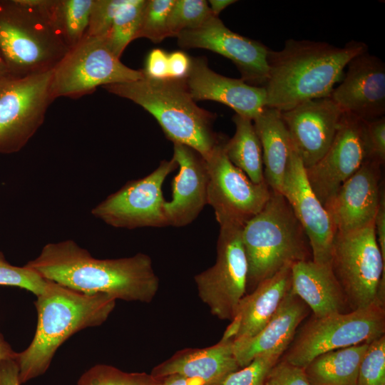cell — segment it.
<instances>
[{
    "label": "cell",
    "instance_id": "1",
    "mask_svg": "<svg viewBox=\"0 0 385 385\" xmlns=\"http://www.w3.org/2000/svg\"><path fill=\"white\" fill-rule=\"evenodd\" d=\"M26 265L45 279L73 290L127 302L150 303L160 286L148 255L97 259L72 240L46 244Z\"/></svg>",
    "mask_w": 385,
    "mask_h": 385
},
{
    "label": "cell",
    "instance_id": "2",
    "mask_svg": "<svg viewBox=\"0 0 385 385\" xmlns=\"http://www.w3.org/2000/svg\"><path fill=\"white\" fill-rule=\"evenodd\" d=\"M367 51L365 43L356 41L337 47L322 41L287 40L281 50L270 49L268 54L266 107L284 112L312 99L329 97L348 63Z\"/></svg>",
    "mask_w": 385,
    "mask_h": 385
},
{
    "label": "cell",
    "instance_id": "3",
    "mask_svg": "<svg viewBox=\"0 0 385 385\" xmlns=\"http://www.w3.org/2000/svg\"><path fill=\"white\" fill-rule=\"evenodd\" d=\"M115 302L106 294H86L48 280L34 302L37 324L34 338L15 359L20 383L43 374L57 349L73 334L105 322Z\"/></svg>",
    "mask_w": 385,
    "mask_h": 385
},
{
    "label": "cell",
    "instance_id": "4",
    "mask_svg": "<svg viewBox=\"0 0 385 385\" xmlns=\"http://www.w3.org/2000/svg\"><path fill=\"white\" fill-rule=\"evenodd\" d=\"M143 107L157 120L173 143L191 147L205 159L223 138L213 130L215 115L191 98L184 79L143 78L103 86Z\"/></svg>",
    "mask_w": 385,
    "mask_h": 385
},
{
    "label": "cell",
    "instance_id": "5",
    "mask_svg": "<svg viewBox=\"0 0 385 385\" xmlns=\"http://www.w3.org/2000/svg\"><path fill=\"white\" fill-rule=\"evenodd\" d=\"M247 261V291L287 265L312 260L308 238L282 193L272 190L262 210L242 227Z\"/></svg>",
    "mask_w": 385,
    "mask_h": 385
},
{
    "label": "cell",
    "instance_id": "6",
    "mask_svg": "<svg viewBox=\"0 0 385 385\" xmlns=\"http://www.w3.org/2000/svg\"><path fill=\"white\" fill-rule=\"evenodd\" d=\"M43 0H0V51L9 74L52 70L69 48L52 26Z\"/></svg>",
    "mask_w": 385,
    "mask_h": 385
},
{
    "label": "cell",
    "instance_id": "7",
    "mask_svg": "<svg viewBox=\"0 0 385 385\" xmlns=\"http://www.w3.org/2000/svg\"><path fill=\"white\" fill-rule=\"evenodd\" d=\"M330 266L350 311L385 303V260L374 222L350 232L336 233Z\"/></svg>",
    "mask_w": 385,
    "mask_h": 385
},
{
    "label": "cell",
    "instance_id": "8",
    "mask_svg": "<svg viewBox=\"0 0 385 385\" xmlns=\"http://www.w3.org/2000/svg\"><path fill=\"white\" fill-rule=\"evenodd\" d=\"M385 335V305L322 317H312L296 334L282 359L304 368L325 352L371 342Z\"/></svg>",
    "mask_w": 385,
    "mask_h": 385
},
{
    "label": "cell",
    "instance_id": "9",
    "mask_svg": "<svg viewBox=\"0 0 385 385\" xmlns=\"http://www.w3.org/2000/svg\"><path fill=\"white\" fill-rule=\"evenodd\" d=\"M143 70L124 65L110 49L105 37L85 36L69 49L52 70L51 94L78 98L90 94L98 86L137 81Z\"/></svg>",
    "mask_w": 385,
    "mask_h": 385
},
{
    "label": "cell",
    "instance_id": "10",
    "mask_svg": "<svg viewBox=\"0 0 385 385\" xmlns=\"http://www.w3.org/2000/svg\"><path fill=\"white\" fill-rule=\"evenodd\" d=\"M52 70L0 80V153L20 151L43 124L54 101Z\"/></svg>",
    "mask_w": 385,
    "mask_h": 385
},
{
    "label": "cell",
    "instance_id": "11",
    "mask_svg": "<svg viewBox=\"0 0 385 385\" xmlns=\"http://www.w3.org/2000/svg\"><path fill=\"white\" fill-rule=\"evenodd\" d=\"M243 226H220L215 264L194 277L198 296L211 314L231 321L247 292V261L242 240Z\"/></svg>",
    "mask_w": 385,
    "mask_h": 385
},
{
    "label": "cell",
    "instance_id": "12",
    "mask_svg": "<svg viewBox=\"0 0 385 385\" xmlns=\"http://www.w3.org/2000/svg\"><path fill=\"white\" fill-rule=\"evenodd\" d=\"M223 140L205 160L209 183L207 204L220 226H244L259 213L270 197L272 190L266 182L256 184L227 158Z\"/></svg>",
    "mask_w": 385,
    "mask_h": 385
},
{
    "label": "cell",
    "instance_id": "13",
    "mask_svg": "<svg viewBox=\"0 0 385 385\" xmlns=\"http://www.w3.org/2000/svg\"><path fill=\"white\" fill-rule=\"evenodd\" d=\"M177 168L178 163L173 158L162 160L148 175L127 182L108 195L92 209L91 214L116 228L168 226L162 186L166 177Z\"/></svg>",
    "mask_w": 385,
    "mask_h": 385
},
{
    "label": "cell",
    "instance_id": "14",
    "mask_svg": "<svg viewBox=\"0 0 385 385\" xmlns=\"http://www.w3.org/2000/svg\"><path fill=\"white\" fill-rule=\"evenodd\" d=\"M367 159L366 121L344 113L326 153L305 168L310 187L324 207Z\"/></svg>",
    "mask_w": 385,
    "mask_h": 385
},
{
    "label": "cell",
    "instance_id": "15",
    "mask_svg": "<svg viewBox=\"0 0 385 385\" xmlns=\"http://www.w3.org/2000/svg\"><path fill=\"white\" fill-rule=\"evenodd\" d=\"M176 37L181 48H205L225 56L236 66L246 83L265 87L270 48L231 31L219 17L212 15L199 27L183 31Z\"/></svg>",
    "mask_w": 385,
    "mask_h": 385
},
{
    "label": "cell",
    "instance_id": "16",
    "mask_svg": "<svg viewBox=\"0 0 385 385\" xmlns=\"http://www.w3.org/2000/svg\"><path fill=\"white\" fill-rule=\"evenodd\" d=\"M281 193L305 232L312 260L330 266L336 231L327 211L311 188L305 168L292 148Z\"/></svg>",
    "mask_w": 385,
    "mask_h": 385
},
{
    "label": "cell",
    "instance_id": "17",
    "mask_svg": "<svg viewBox=\"0 0 385 385\" xmlns=\"http://www.w3.org/2000/svg\"><path fill=\"white\" fill-rule=\"evenodd\" d=\"M281 113L292 148L305 168L326 153L344 114L330 97L312 99Z\"/></svg>",
    "mask_w": 385,
    "mask_h": 385
},
{
    "label": "cell",
    "instance_id": "18",
    "mask_svg": "<svg viewBox=\"0 0 385 385\" xmlns=\"http://www.w3.org/2000/svg\"><path fill=\"white\" fill-rule=\"evenodd\" d=\"M330 98L345 113L364 121L385 113V64L365 51L354 57Z\"/></svg>",
    "mask_w": 385,
    "mask_h": 385
},
{
    "label": "cell",
    "instance_id": "19",
    "mask_svg": "<svg viewBox=\"0 0 385 385\" xmlns=\"http://www.w3.org/2000/svg\"><path fill=\"white\" fill-rule=\"evenodd\" d=\"M381 165L366 160L324 205L336 233H347L374 222L382 187Z\"/></svg>",
    "mask_w": 385,
    "mask_h": 385
},
{
    "label": "cell",
    "instance_id": "20",
    "mask_svg": "<svg viewBox=\"0 0 385 385\" xmlns=\"http://www.w3.org/2000/svg\"><path fill=\"white\" fill-rule=\"evenodd\" d=\"M179 170L171 184L172 199L164 204L168 226L190 224L207 204L209 174L205 158L191 147L173 143Z\"/></svg>",
    "mask_w": 385,
    "mask_h": 385
},
{
    "label": "cell",
    "instance_id": "21",
    "mask_svg": "<svg viewBox=\"0 0 385 385\" xmlns=\"http://www.w3.org/2000/svg\"><path fill=\"white\" fill-rule=\"evenodd\" d=\"M184 81L194 101H217L252 120L266 107L264 87L218 74L208 67L203 57L190 58V71Z\"/></svg>",
    "mask_w": 385,
    "mask_h": 385
},
{
    "label": "cell",
    "instance_id": "22",
    "mask_svg": "<svg viewBox=\"0 0 385 385\" xmlns=\"http://www.w3.org/2000/svg\"><path fill=\"white\" fill-rule=\"evenodd\" d=\"M239 369L233 340L222 337L210 346L177 351L155 366L150 374L159 379L178 375L195 385H222L227 377Z\"/></svg>",
    "mask_w": 385,
    "mask_h": 385
},
{
    "label": "cell",
    "instance_id": "23",
    "mask_svg": "<svg viewBox=\"0 0 385 385\" xmlns=\"http://www.w3.org/2000/svg\"><path fill=\"white\" fill-rule=\"evenodd\" d=\"M292 265H286L242 298L222 338L245 340L266 325L291 289Z\"/></svg>",
    "mask_w": 385,
    "mask_h": 385
},
{
    "label": "cell",
    "instance_id": "24",
    "mask_svg": "<svg viewBox=\"0 0 385 385\" xmlns=\"http://www.w3.org/2000/svg\"><path fill=\"white\" fill-rule=\"evenodd\" d=\"M309 312L307 304L290 289L277 312L257 334L245 340L233 342L234 353L240 368L266 352L284 354Z\"/></svg>",
    "mask_w": 385,
    "mask_h": 385
},
{
    "label": "cell",
    "instance_id": "25",
    "mask_svg": "<svg viewBox=\"0 0 385 385\" xmlns=\"http://www.w3.org/2000/svg\"><path fill=\"white\" fill-rule=\"evenodd\" d=\"M291 292L307 304L314 317L350 311L331 266L312 260L292 264Z\"/></svg>",
    "mask_w": 385,
    "mask_h": 385
},
{
    "label": "cell",
    "instance_id": "26",
    "mask_svg": "<svg viewBox=\"0 0 385 385\" xmlns=\"http://www.w3.org/2000/svg\"><path fill=\"white\" fill-rule=\"evenodd\" d=\"M252 121L262 147L265 180L272 190L281 193L292 152L282 113L265 107Z\"/></svg>",
    "mask_w": 385,
    "mask_h": 385
},
{
    "label": "cell",
    "instance_id": "27",
    "mask_svg": "<svg viewBox=\"0 0 385 385\" xmlns=\"http://www.w3.org/2000/svg\"><path fill=\"white\" fill-rule=\"evenodd\" d=\"M369 343L329 351L312 359L304 368L312 385H356L361 361Z\"/></svg>",
    "mask_w": 385,
    "mask_h": 385
},
{
    "label": "cell",
    "instance_id": "28",
    "mask_svg": "<svg viewBox=\"0 0 385 385\" xmlns=\"http://www.w3.org/2000/svg\"><path fill=\"white\" fill-rule=\"evenodd\" d=\"M232 120L235 125V133L224 143L227 158L254 183L265 182L262 147L253 121L236 113Z\"/></svg>",
    "mask_w": 385,
    "mask_h": 385
},
{
    "label": "cell",
    "instance_id": "29",
    "mask_svg": "<svg viewBox=\"0 0 385 385\" xmlns=\"http://www.w3.org/2000/svg\"><path fill=\"white\" fill-rule=\"evenodd\" d=\"M93 4V0H46V16L69 49L84 38Z\"/></svg>",
    "mask_w": 385,
    "mask_h": 385
},
{
    "label": "cell",
    "instance_id": "30",
    "mask_svg": "<svg viewBox=\"0 0 385 385\" xmlns=\"http://www.w3.org/2000/svg\"><path fill=\"white\" fill-rule=\"evenodd\" d=\"M147 0H125L105 37L111 51L120 58L126 46L136 38Z\"/></svg>",
    "mask_w": 385,
    "mask_h": 385
},
{
    "label": "cell",
    "instance_id": "31",
    "mask_svg": "<svg viewBox=\"0 0 385 385\" xmlns=\"http://www.w3.org/2000/svg\"><path fill=\"white\" fill-rule=\"evenodd\" d=\"M163 379L145 372H125L108 364H96L86 371L77 385H161Z\"/></svg>",
    "mask_w": 385,
    "mask_h": 385
},
{
    "label": "cell",
    "instance_id": "32",
    "mask_svg": "<svg viewBox=\"0 0 385 385\" xmlns=\"http://www.w3.org/2000/svg\"><path fill=\"white\" fill-rule=\"evenodd\" d=\"M212 15L207 1L175 0L168 20L170 37H176L183 31L199 27Z\"/></svg>",
    "mask_w": 385,
    "mask_h": 385
},
{
    "label": "cell",
    "instance_id": "33",
    "mask_svg": "<svg viewBox=\"0 0 385 385\" xmlns=\"http://www.w3.org/2000/svg\"><path fill=\"white\" fill-rule=\"evenodd\" d=\"M175 0H147L136 38L160 43L170 37L168 20Z\"/></svg>",
    "mask_w": 385,
    "mask_h": 385
},
{
    "label": "cell",
    "instance_id": "34",
    "mask_svg": "<svg viewBox=\"0 0 385 385\" xmlns=\"http://www.w3.org/2000/svg\"><path fill=\"white\" fill-rule=\"evenodd\" d=\"M48 282L26 265H11L0 251V285L22 288L37 297L43 293Z\"/></svg>",
    "mask_w": 385,
    "mask_h": 385
},
{
    "label": "cell",
    "instance_id": "35",
    "mask_svg": "<svg viewBox=\"0 0 385 385\" xmlns=\"http://www.w3.org/2000/svg\"><path fill=\"white\" fill-rule=\"evenodd\" d=\"M356 385H385V335L369 344L359 366Z\"/></svg>",
    "mask_w": 385,
    "mask_h": 385
},
{
    "label": "cell",
    "instance_id": "36",
    "mask_svg": "<svg viewBox=\"0 0 385 385\" xmlns=\"http://www.w3.org/2000/svg\"><path fill=\"white\" fill-rule=\"evenodd\" d=\"M283 354L271 351L257 356L248 365L230 374L222 385H265L269 371Z\"/></svg>",
    "mask_w": 385,
    "mask_h": 385
},
{
    "label": "cell",
    "instance_id": "37",
    "mask_svg": "<svg viewBox=\"0 0 385 385\" xmlns=\"http://www.w3.org/2000/svg\"><path fill=\"white\" fill-rule=\"evenodd\" d=\"M125 0H93L85 36L106 37L113 19Z\"/></svg>",
    "mask_w": 385,
    "mask_h": 385
},
{
    "label": "cell",
    "instance_id": "38",
    "mask_svg": "<svg viewBox=\"0 0 385 385\" xmlns=\"http://www.w3.org/2000/svg\"><path fill=\"white\" fill-rule=\"evenodd\" d=\"M282 358V357H281ZM265 385H312L304 368L280 359L269 371Z\"/></svg>",
    "mask_w": 385,
    "mask_h": 385
},
{
    "label": "cell",
    "instance_id": "39",
    "mask_svg": "<svg viewBox=\"0 0 385 385\" xmlns=\"http://www.w3.org/2000/svg\"><path fill=\"white\" fill-rule=\"evenodd\" d=\"M366 140L368 160L381 166L385 162V117L366 121Z\"/></svg>",
    "mask_w": 385,
    "mask_h": 385
},
{
    "label": "cell",
    "instance_id": "40",
    "mask_svg": "<svg viewBox=\"0 0 385 385\" xmlns=\"http://www.w3.org/2000/svg\"><path fill=\"white\" fill-rule=\"evenodd\" d=\"M143 72L150 78H169L168 53L160 48L152 50L147 56Z\"/></svg>",
    "mask_w": 385,
    "mask_h": 385
},
{
    "label": "cell",
    "instance_id": "41",
    "mask_svg": "<svg viewBox=\"0 0 385 385\" xmlns=\"http://www.w3.org/2000/svg\"><path fill=\"white\" fill-rule=\"evenodd\" d=\"M190 68V58L185 52L176 51L168 53L169 78H185Z\"/></svg>",
    "mask_w": 385,
    "mask_h": 385
},
{
    "label": "cell",
    "instance_id": "42",
    "mask_svg": "<svg viewBox=\"0 0 385 385\" xmlns=\"http://www.w3.org/2000/svg\"><path fill=\"white\" fill-rule=\"evenodd\" d=\"M374 231L383 259L385 260V192L382 190L374 221Z\"/></svg>",
    "mask_w": 385,
    "mask_h": 385
},
{
    "label": "cell",
    "instance_id": "43",
    "mask_svg": "<svg viewBox=\"0 0 385 385\" xmlns=\"http://www.w3.org/2000/svg\"><path fill=\"white\" fill-rule=\"evenodd\" d=\"M19 368L15 359H6L0 362V385H21Z\"/></svg>",
    "mask_w": 385,
    "mask_h": 385
},
{
    "label": "cell",
    "instance_id": "44",
    "mask_svg": "<svg viewBox=\"0 0 385 385\" xmlns=\"http://www.w3.org/2000/svg\"><path fill=\"white\" fill-rule=\"evenodd\" d=\"M17 352L13 350L9 342L0 333V362L6 359H16Z\"/></svg>",
    "mask_w": 385,
    "mask_h": 385
},
{
    "label": "cell",
    "instance_id": "45",
    "mask_svg": "<svg viewBox=\"0 0 385 385\" xmlns=\"http://www.w3.org/2000/svg\"><path fill=\"white\" fill-rule=\"evenodd\" d=\"M235 2V0H210L208 4L212 14L218 17L222 11Z\"/></svg>",
    "mask_w": 385,
    "mask_h": 385
},
{
    "label": "cell",
    "instance_id": "46",
    "mask_svg": "<svg viewBox=\"0 0 385 385\" xmlns=\"http://www.w3.org/2000/svg\"><path fill=\"white\" fill-rule=\"evenodd\" d=\"M161 385H195L189 380L178 375H171L163 378Z\"/></svg>",
    "mask_w": 385,
    "mask_h": 385
},
{
    "label": "cell",
    "instance_id": "47",
    "mask_svg": "<svg viewBox=\"0 0 385 385\" xmlns=\"http://www.w3.org/2000/svg\"><path fill=\"white\" fill-rule=\"evenodd\" d=\"M9 74V72L6 63L0 51V80Z\"/></svg>",
    "mask_w": 385,
    "mask_h": 385
}]
</instances>
